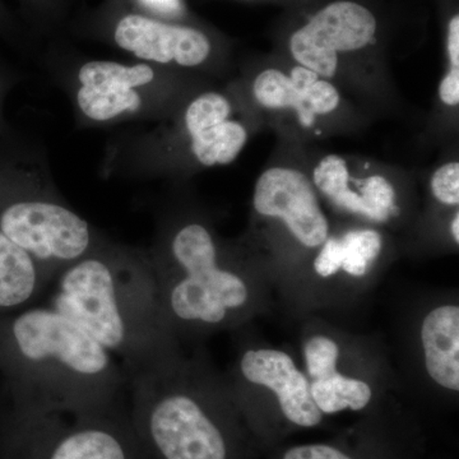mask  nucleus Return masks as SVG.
Wrapping results in <instances>:
<instances>
[{
	"mask_svg": "<svg viewBox=\"0 0 459 459\" xmlns=\"http://www.w3.org/2000/svg\"><path fill=\"white\" fill-rule=\"evenodd\" d=\"M0 232L53 281L104 241L83 217L11 165H0Z\"/></svg>",
	"mask_w": 459,
	"mask_h": 459,
	"instance_id": "nucleus-6",
	"label": "nucleus"
},
{
	"mask_svg": "<svg viewBox=\"0 0 459 459\" xmlns=\"http://www.w3.org/2000/svg\"><path fill=\"white\" fill-rule=\"evenodd\" d=\"M3 91H4V87H3V81L0 80V102H2L3 99Z\"/></svg>",
	"mask_w": 459,
	"mask_h": 459,
	"instance_id": "nucleus-25",
	"label": "nucleus"
},
{
	"mask_svg": "<svg viewBox=\"0 0 459 459\" xmlns=\"http://www.w3.org/2000/svg\"><path fill=\"white\" fill-rule=\"evenodd\" d=\"M147 255L174 333L177 328L220 327L249 301L246 281L223 264L216 238L204 222L166 228Z\"/></svg>",
	"mask_w": 459,
	"mask_h": 459,
	"instance_id": "nucleus-4",
	"label": "nucleus"
},
{
	"mask_svg": "<svg viewBox=\"0 0 459 459\" xmlns=\"http://www.w3.org/2000/svg\"><path fill=\"white\" fill-rule=\"evenodd\" d=\"M304 356L309 382H312L336 373L340 347L331 338L316 336L305 343Z\"/></svg>",
	"mask_w": 459,
	"mask_h": 459,
	"instance_id": "nucleus-20",
	"label": "nucleus"
},
{
	"mask_svg": "<svg viewBox=\"0 0 459 459\" xmlns=\"http://www.w3.org/2000/svg\"><path fill=\"white\" fill-rule=\"evenodd\" d=\"M430 188L439 204L458 207L459 162L451 161L439 166L431 175Z\"/></svg>",
	"mask_w": 459,
	"mask_h": 459,
	"instance_id": "nucleus-21",
	"label": "nucleus"
},
{
	"mask_svg": "<svg viewBox=\"0 0 459 459\" xmlns=\"http://www.w3.org/2000/svg\"><path fill=\"white\" fill-rule=\"evenodd\" d=\"M0 374L12 406L78 416L129 410L122 364L48 305L0 316Z\"/></svg>",
	"mask_w": 459,
	"mask_h": 459,
	"instance_id": "nucleus-1",
	"label": "nucleus"
},
{
	"mask_svg": "<svg viewBox=\"0 0 459 459\" xmlns=\"http://www.w3.org/2000/svg\"><path fill=\"white\" fill-rule=\"evenodd\" d=\"M451 231H452L453 240L455 241V244H458L459 243V213L458 212H455V216L453 217Z\"/></svg>",
	"mask_w": 459,
	"mask_h": 459,
	"instance_id": "nucleus-24",
	"label": "nucleus"
},
{
	"mask_svg": "<svg viewBox=\"0 0 459 459\" xmlns=\"http://www.w3.org/2000/svg\"><path fill=\"white\" fill-rule=\"evenodd\" d=\"M314 259V271L323 279L341 270L353 277H364L383 250V237L374 229L347 231L342 237H329L319 247Z\"/></svg>",
	"mask_w": 459,
	"mask_h": 459,
	"instance_id": "nucleus-17",
	"label": "nucleus"
},
{
	"mask_svg": "<svg viewBox=\"0 0 459 459\" xmlns=\"http://www.w3.org/2000/svg\"><path fill=\"white\" fill-rule=\"evenodd\" d=\"M238 370L250 385L265 386L273 392L287 424L298 429H313L322 424L325 416L314 403L309 379L286 352L273 349L247 350L241 356Z\"/></svg>",
	"mask_w": 459,
	"mask_h": 459,
	"instance_id": "nucleus-14",
	"label": "nucleus"
},
{
	"mask_svg": "<svg viewBox=\"0 0 459 459\" xmlns=\"http://www.w3.org/2000/svg\"><path fill=\"white\" fill-rule=\"evenodd\" d=\"M376 33L377 20L369 9L341 0L320 9L296 30L289 50L296 65L334 82L344 72V57L376 44Z\"/></svg>",
	"mask_w": 459,
	"mask_h": 459,
	"instance_id": "nucleus-7",
	"label": "nucleus"
},
{
	"mask_svg": "<svg viewBox=\"0 0 459 459\" xmlns=\"http://www.w3.org/2000/svg\"><path fill=\"white\" fill-rule=\"evenodd\" d=\"M115 42L148 65L198 68L211 56L210 39L192 27L128 14L115 27Z\"/></svg>",
	"mask_w": 459,
	"mask_h": 459,
	"instance_id": "nucleus-13",
	"label": "nucleus"
},
{
	"mask_svg": "<svg viewBox=\"0 0 459 459\" xmlns=\"http://www.w3.org/2000/svg\"><path fill=\"white\" fill-rule=\"evenodd\" d=\"M252 96L263 110L292 114L305 129L316 128L342 107L336 83L296 63L259 71L253 78Z\"/></svg>",
	"mask_w": 459,
	"mask_h": 459,
	"instance_id": "nucleus-9",
	"label": "nucleus"
},
{
	"mask_svg": "<svg viewBox=\"0 0 459 459\" xmlns=\"http://www.w3.org/2000/svg\"><path fill=\"white\" fill-rule=\"evenodd\" d=\"M232 115L231 100L219 91L199 93L184 108L181 128L189 155L202 168L232 164L243 152L249 131Z\"/></svg>",
	"mask_w": 459,
	"mask_h": 459,
	"instance_id": "nucleus-12",
	"label": "nucleus"
},
{
	"mask_svg": "<svg viewBox=\"0 0 459 459\" xmlns=\"http://www.w3.org/2000/svg\"><path fill=\"white\" fill-rule=\"evenodd\" d=\"M314 403L323 416L342 411H362L373 400V391L367 382L336 373L310 382Z\"/></svg>",
	"mask_w": 459,
	"mask_h": 459,
	"instance_id": "nucleus-18",
	"label": "nucleus"
},
{
	"mask_svg": "<svg viewBox=\"0 0 459 459\" xmlns=\"http://www.w3.org/2000/svg\"><path fill=\"white\" fill-rule=\"evenodd\" d=\"M421 342L429 377L437 385L459 391V307L442 305L425 316Z\"/></svg>",
	"mask_w": 459,
	"mask_h": 459,
	"instance_id": "nucleus-15",
	"label": "nucleus"
},
{
	"mask_svg": "<svg viewBox=\"0 0 459 459\" xmlns=\"http://www.w3.org/2000/svg\"><path fill=\"white\" fill-rule=\"evenodd\" d=\"M53 279L0 232V316L35 305Z\"/></svg>",
	"mask_w": 459,
	"mask_h": 459,
	"instance_id": "nucleus-16",
	"label": "nucleus"
},
{
	"mask_svg": "<svg viewBox=\"0 0 459 459\" xmlns=\"http://www.w3.org/2000/svg\"><path fill=\"white\" fill-rule=\"evenodd\" d=\"M253 207L263 217L280 220L309 249L319 247L329 237V221L319 193L300 169L286 165L265 169L255 181Z\"/></svg>",
	"mask_w": 459,
	"mask_h": 459,
	"instance_id": "nucleus-8",
	"label": "nucleus"
},
{
	"mask_svg": "<svg viewBox=\"0 0 459 459\" xmlns=\"http://www.w3.org/2000/svg\"><path fill=\"white\" fill-rule=\"evenodd\" d=\"M446 56L449 68L446 74H459V17L452 18L446 33Z\"/></svg>",
	"mask_w": 459,
	"mask_h": 459,
	"instance_id": "nucleus-22",
	"label": "nucleus"
},
{
	"mask_svg": "<svg viewBox=\"0 0 459 459\" xmlns=\"http://www.w3.org/2000/svg\"><path fill=\"white\" fill-rule=\"evenodd\" d=\"M156 80V68L148 63L128 65L113 60H91L78 71L77 107L96 123L137 114L144 107L146 91Z\"/></svg>",
	"mask_w": 459,
	"mask_h": 459,
	"instance_id": "nucleus-10",
	"label": "nucleus"
},
{
	"mask_svg": "<svg viewBox=\"0 0 459 459\" xmlns=\"http://www.w3.org/2000/svg\"><path fill=\"white\" fill-rule=\"evenodd\" d=\"M277 459H403L388 444L364 446L355 452L342 444L313 443L290 446Z\"/></svg>",
	"mask_w": 459,
	"mask_h": 459,
	"instance_id": "nucleus-19",
	"label": "nucleus"
},
{
	"mask_svg": "<svg viewBox=\"0 0 459 459\" xmlns=\"http://www.w3.org/2000/svg\"><path fill=\"white\" fill-rule=\"evenodd\" d=\"M0 459H151L129 410L108 415L42 412L4 403Z\"/></svg>",
	"mask_w": 459,
	"mask_h": 459,
	"instance_id": "nucleus-5",
	"label": "nucleus"
},
{
	"mask_svg": "<svg viewBox=\"0 0 459 459\" xmlns=\"http://www.w3.org/2000/svg\"><path fill=\"white\" fill-rule=\"evenodd\" d=\"M316 192L344 212L385 223L398 214L397 189L382 171L364 172L344 156L331 153L313 166Z\"/></svg>",
	"mask_w": 459,
	"mask_h": 459,
	"instance_id": "nucleus-11",
	"label": "nucleus"
},
{
	"mask_svg": "<svg viewBox=\"0 0 459 459\" xmlns=\"http://www.w3.org/2000/svg\"><path fill=\"white\" fill-rule=\"evenodd\" d=\"M146 7L160 12V13H170L178 8V0H142Z\"/></svg>",
	"mask_w": 459,
	"mask_h": 459,
	"instance_id": "nucleus-23",
	"label": "nucleus"
},
{
	"mask_svg": "<svg viewBox=\"0 0 459 459\" xmlns=\"http://www.w3.org/2000/svg\"><path fill=\"white\" fill-rule=\"evenodd\" d=\"M50 286L48 307L89 332L128 382L179 361L147 252L102 241Z\"/></svg>",
	"mask_w": 459,
	"mask_h": 459,
	"instance_id": "nucleus-2",
	"label": "nucleus"
},
{
	"mask_svg": "<svg viewBox=\"0 0 459 459\" xmlns=\"http://www.w3.org/2000/svg\"><path fill=\"white\" fill-rule=\"evenodd\" d=\"M129 416L151 459H244L237 419L180 362L129 382Z\"/></svg>",
	"mask_w": 459,
	"mask_h": 459,
	"instance_id": "nucleus-3",
	"label": "nucleus"
}]
</instances>
